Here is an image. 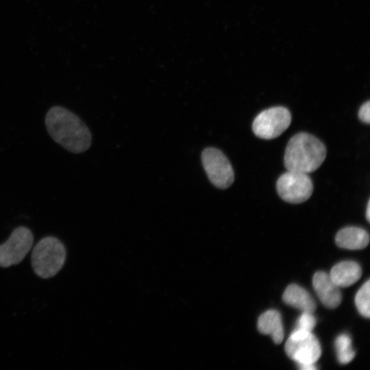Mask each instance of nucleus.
I'll return each mask as SVG.
<instances>
[{
    "instance_id": "nucleus-13",
    "label": "nucleus",
    "mask_w": 370,
    "mask_h": 370,
    "mask_svg": "<svg viewBox=\"0 0 370 370\" xmlns=\"http://www.w3.org/2000/svg\"><path fill=\"white\" fill-rule=\"evenodd\" d=\"M258 331L263 334L271 335L275 344L282 343L284 338V328L282 317L275 310H269L261 314L257 324Z\"/></svg>"
},
{
    "instance_id": "nucleus-17",
    "label": "nucleus",
    "mask_w": 370,
    "mask_h": 370,
    "mask_svg": "<svg viewBox=\"0 0 370 370\" xmlns=\"http://www.w3.org/2000/svg\"><path fill=\"white\" fill-rule=\"evenodd\" d=\"M359 119L367 124L370 123V101H367L364 103L360 108L358 111Z\"/></svg>"
},
{
    "instance_id": "nucleus-8",
    "label": "nucleus",
    "mask_w": 370,
    "mask_h": 370,
    "mask_svg": "<svg viewBox=\"0 0 370 370\" xmlns=\"http://www.w3.org/2000/svg\"><path fill=\"white\" fill-rule=\"evenodd\" d=\"M34 236L26 227L15 228L8 239L0 245V267L6 268L19 264L30 251Z\"/></svg>"
},
{
    "instance_id": "nucleus-5",
    "label": "nucleus",
    "mask_w": 370,
    "mask_h": 370,
    "mask_svg": "<svg viewBox=\"0 0 370 370\" xmlns=\"http://www.w3.org/2000/svg\"><path fill=\"white\" fill-rule=\"evenodd\" d=\"M201 162L210 182L217 188L225 189L234 180V173L225 155L215 147H206L201 152Z\"/></svg>"
},
{
    "instance_id": "nucleus-1",
    "label": "nucleus",
    "mask_w": 370,
    "mask_h": 370,
    "mask_svg": "<svg viewBox=\"0 0 370 370\" xmlns=\"http://www.w3.org/2000/svg\"><path fill=\"white\" fill-rule=\"evenodd\" d=\"M45 125L51 137L69 151L80 153L91 145L88 127L76 114L63 107L54 106L47 112Z\"/></svg>"
},
{
    "instance_id": "nucleus-7",
    "label": "nucleus",
    "mask_w": 370,
    "mask_h": 370,
    "mask_svg": "<svg viewBox=\"0 0 370 370\" xmlns=\"http://www.w3.org/2000/svg\"><path fill=\"white\" fill-rule=\"evenodd\" d=\"M276 188L279 196L291 204L307 201L313 192V184L307 173L291 171L280 176Z\"/></svg>"
},
{
    "instance_id": "nucleus-2",
    "label": "nucleus",
    "mask_w": 370,
    "mask_h": 370,
    "mask_svg": "<svg viewBox=\"0 0 370 370\" xmlns=\"http://www.w3.org/2000/svg\"><path fill=\"white\" fill-rule=\"evenodd\" d=\"M325 156L326 148L320 140L310 134L300 132L289 140L284 164L287 171L308 174L316 171Z\"/></svg>"
},
{
    "instance_id": "nucleus-10",
    "label": "nucleus",
    "mask_w": 370,
    "mask_h": 370,
    "mask_svg": "<svg viewBox=\"0 0 370 370\" xmlns=\"http://www.w3.org/2000/svg\"><path fill=\"white\" fill-rule=\"evenodd\" d=\"M336 244L347 249H362L369 243L368 232L358 227H346L339 230L335 236Z\"/></svg>"
},
{
    "instance_id": "nucleus-6",
    "label": "nucleus",
    "mask_w": 370,
    "mask_h": 370,
    "mask_svg": "<svg viewBox=\"0 0 370 370\" xmlns=\"http://www.w3.org/2000/svg\"><path fill=\"white\" fill-rule=\"evenodd\" d=\"M291 115L289 110L282 106L263 110L254 119L252 130L254 134L263 139H273L282 134L290 125Z\"/></svg>"
},
{
    "instance_id": "nucleus-12",
    "label": "nucleus",
    "mask_w": 370,
    "mask_h": 370,
    "mask_svg": "<svg viewBox=\"0 0 370 370\" xmlns=\"http://www.w3.org/2000/svg\"><path fill=\"white\" fill-rule=\"evenodd\" d=\"M283 301L288 305L303 312L313 313L316 303L310 293L295 284L287 286L282 295Z\"/></svg>"
},
{
    "instance_id": "nucleus-3",
    "label": "nucleus",
    "mask_w": 370,
    "mask_h": 370,
    "mask_svg": "<svg viewBox=\"0 0 370 370\" xmlns=\"http://www.w3.org/2000/svg\"><path fill=\"white\" fill-rule=\"evenodd\" d=\"M66 255L65 247L58 238L53 236L42 238L32 251V266L34 273L44 279L53 277L63 267Z\"/></svg>"
},
{
    "instance_id": "nucleus-19",
    "label": "nucleus",
    "mask_w": 370,
    "mask_h": 370,
    "mask_svg": "<svg viewBox=\"0 0 370 370\" xmlns=\"http://www.w3.org/2000/svg\"><path fill=\"white\" fill-rule=\"evenodd\" d=\"M366 218L368 221H370V201H368L367 208H366Z\"/></svg>"
},
{
    "instance_id": "nucleus-9",
    "label": "nucleus",
    "mask_w": 370,
    "mask_h": 370,
    "mask_svg": "<svg viewBox=\"0 0 370 370\" xmlns=\"http://www.w3.org/2000/svg\"><path fill=\"white\" fill-rule=\"evenodd\" d=\"M312 285L318 297L325 306L335 308L340 305L342 300L341 291L330 275L323 271L315 273L312 278Z\"/></svg>"
},
{
    "instance_id": "nucleus-15",
    "label": "nucleus",
    "mask_w": 370,
    "mask_h": 370,
    "mask_svg": "<svg viewBox=\"0 0 370 370\" xmlns=\"http://www.w3.org/2000/svg\"><path fill=\"white\" fill-rule=\"evenodd\" d=\"M370 281L367 280L357 292L355 304L358 312L365 317H370Z\"/></svg>"
},
{
    "instance_id": "nucleus-16",
    "label": "nucleus",
    "mask_w": 370,
    "mask_h": 370,
    "mask_svg": "<svg viewBox=\"0 0 370 370\" xmlns=\"http://www.w3.org/2000/svg\"><path fill=\"white\" fill-rule=\"evenodd\" d=\"M316 325V319L311 312H303L297 321V328L311 332Z\"/></svg>"
},
{
    "instance_id": "nucleus-14",
    "label": "nucleus",
    "mask_w": 370,
    "mask_h": 370,
    "mask_svg": "<svg viewBox=\"0 0 370 370\" xmlns=\"http://www.w3.org/2000/svg\"><path fill=\"white\" fill-rule=\"evenodd\" d=\"M334 345L337 359L341 364H347L355 357L356 353L352 347V340L347 334L338 335L334 341Z\"/></svg>"
},
{
    "instance_id": "nucleus-4",
    "label": "nucleus",
    "mask_w": 370,
    "mask_h": 370,
    "mask_svg": "<svg viewBox=\"0 0 370 370\" xmlns=\"http://www.w3.org/2000/svg\"><path fill=\"white\" fill-rule=\"evenodd\" d=\"M287 356L298 365H314L321 355L317 337L309 331L296 328L285 344Z\"/></svg>"
},
{
    "instance_id": "nucleus-18",
    "label": "nucleus",
    "mask_w": 370,
    "mask_h": 370,
    "mask_svg": "<svg viewBox=\"0 0 370 370\" xmlns=\"http://www.w3.org/2000/svg\"><path fill=\"white\" fill-rule=\"evenodd\" d=\"M299 368L302 370H314L317 369L316 367L314 365H299Z\"/></svg>"
},
{
    "instance_id": "nucleus-11",
    "label": "nucleus",
    "mask_w": 370,
    "mask_h": 370,
    "mask_svg": "<svg viewBox=\"0 0 370 370\" xmlns=\"http://www.w3.org/2000/svg\"><path fill=\"white\" fill-rule=\"evenodd\" d=\"M362 275L358 263L346 260L338 262L331 269L330 277L338 287H347L356 282Z\"/></svg>"
}]
</instances>
